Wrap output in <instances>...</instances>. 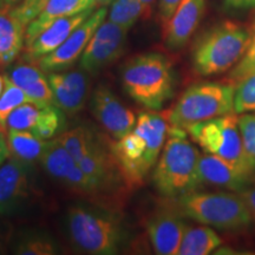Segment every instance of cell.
I'll return each instance as SVG.
<instances>
[{
    "label": "cell",
    "instance_id": "277c9868",
    "mask_svg": "<svg viewBox=\"0 0 255 255\" xmlns=\"http://www.w3.org/2000/svg\"><path fill=\"white\" fill-rule=\"evenodd\" d=\"M122 83L127 94L149 110H159L174 96V69L164 55L144 53L124 65Z\"/></svg>",
    "mask_w": 255,
    "mask_h": 255
},
{
    "label": "cell",
    "instance_id": "7c38bea8",
    "mask_svg": "<svg viewBox=\"0 0 255 255\" xmlns=\"http://www.w3.org/2000/svg\"><path fill=\"white\" fill-rule=\"evenodd\" d=\"M186 228L183 216L171 203L156 212L146 222L151 246L159 255H177Z\"/></svg>",
    "mask_w": 255,
    "mask_h": 255
},
{
    "label": "cell",
    "instance_id": "d6a6232c",
    "mask_svg": "<svg viewBox=\"0 0 255 255\" xmlns=\"http://www.w3.org/2000/svg\"><path fill=\"white\" fill-rule=\"evenodd\" d=\"M49 0H23L15 7L9 8L21 24L27 26L28 24L43 11Z\"/></svg>",
    "mask_w": 255,
    "mask_h": 255
},
{
    "label": "cell",
    "instance_id": "9a60e30c",
    "mask_svg": "<svg viewBox=\"0 0 255 255\" xmlns=\"http://www.w3.org/2000/svg\"><path fill=\"white\" fill-rule=\"evenodd\" d=\"M95 9L82 12V13L70 15L55 21L46 30L34 39L30 45L26 46V58L30 62H37L41 57L53 52L57 47L68 39L70 34L77 28L82 23H84L90 17Z\"/></svg>",
    "mask_w": 255,
    "mask_h": 255
},
{
    "label": "cell",
    "instance_id": "5bb4252c",
    "mask_svg": "<svg viewBox=\"0 0 255 255\" xmlns=\"http://www.w3.org/2000/svg\"><path fill=\"white\" fill-rule=\"evenodd\" d=\"M47 81L52 90L53 104L63 113L76 115L84 107L88 95V82L81 71L50 72Z\"/></svg>",
    "mask_w": 255,
    "mask_h": 255
},
{
    "label": "cell",
    "instance_id": "30bf717a",
    "mask_svg": "<svg viewBox=\"0 0 255 255\" xmlns=\"http://www.w3.org/2000/svg\"><path fill=\"white\" fill-rule=\"evenodd\" d=\"M91 113L102 127L115 139L131 132L136 126V116L124 107L117 96L107 88L100 85L91 97Z\"/></svg>",
    "mask_w": 255,
    "mask_h": 255
},
{
    "label": "cell",
    "instance_id": "7402d4cb",
    "mask_svg": "<svg viewBox=\"0 0 255 255\" xmlns=\"http://www.w3.org/2000/svg\"><path fill=\"white\" fill-rule=\"evenodd\" d=\"M8 148L11 157H14L27 165L40 161L41 152L46 141L34 135L30 130H8Z\"/></svg>",
    "mask_w": 255,
    "mask_h": 255
},
{
    "label": "cell",
    "instance_id": "b9f144b4",
    "mask_svg": "<svg viewBox=\"0 0 255 255\" xmlns=\"http://www.w3.org/2000/svg\"><path fill=\"white\" fill-rule=\"evenodd\" d=\"M4 6V0H0V7H2Z\"/></svg>",
    "mask_w": 255,
    "mask_h": 255
},
{
    "label": "cell",
    "instance_id": "74e56055",
    "mask_svg": "<svg viewBox=\"0 0 255 255\" xmlns=\"http://www.w3.org/2000/svg\"><path fill=\"white\" fill-rule=\"evenodd\" d=\"M142 2L143 8H144V17L143 18H149L152 13V8H154L156 0H139Z\"/></svg>",
    "mask_w": 255,
    "mask_h": 255
},
{
    "label": "cell",
    "instance_id": "e575fe53",
    "mask_svg": "<svg viewBox=\"0 0 255 255\" xmlns=\"http://www.w3.org/2000/svg\"><path fill=\"white\" fill-rule=\"evenodd\" d=\"M9 156V148H8V139H7V131L6 127L0 124V167L7 161Z\"/></svg>",
    "mask_w": 255,
    "mask_h": 255
},
{
    "label": "cell",
    "instance_id": "ab89813d",
    "mask_svg": "<svg viewBox=\"0 0 255 255\" xmlns=\"http://www.w3.org/2000/svg\"><path fill=\"white\" fill-rule=\"evenodd\" d=\"M96 4L97 5H101V6H107V5H110L111 2L114 1V0H95Z\"/></svg>",
    "mask_w": 255,
    "mask_h": 255
},
{
    "label": "cell",
    "instance_id": "4dcf8cb0",
    "mask_svg": "<svg viewBox=\"0 0 255 255\" xmlns=\"http://www.w3.org/2000/svg\"><path fill=\"white\" fill-rule=\"evenodd\" d=\"M15 254L21 255H52L57 253L55 242L45 237L33 235L19 242Z\"/></svg>",
    "mask_w": 255,
    "mask_h": 255
},
{
    "label": "cell",
    "instance_id": "60d3db41",
    "mask_svg": "<svg viewBox=\"0 0 255 255\" xmlns=\"http://www.w3.org/2000/svg\"><path fill=\"white\" fill-rule=\"evenodd\" d=\"M4 87H5V79L2 76H0V96L2 94V90H4Z\"/></svg>",
    "mask_w": 255,
    "mask_h": 255
},
{
    "label": "cell",
    "instance_id": "2e32d148",
    "mask_svg": "<svg viewBox=\"0 0 255 255\" xmlns=\"http://www.w3.org/2000/svg\"><path fill=\"white\" fill-rule=\"evenodd\" d=\"M199 175L201 184L225 188L235 193H240L252 182L228 162L207 152L200 156Z\"/></svg>",
    "mask_w": 255,
    "mask_h": 255
},
{
    "label": "cell",
    "instance_id": "603a6c76",
    "mask_svg": "<svg viewBox=\"0 0 255 255\" xmlns=\"http://www.w3.org/2000/svg\"><path fill=\"white\" fill-rule=\"evenodd\" d=\"M39 162L50 176L60 181L62 183L73 170V168L78 164L69 154V151L64 148L58 138L46 141Z\"/></svg>",
    "mask_w": 255,
    "mask_h": 255
},
{
    "label": "cell",
    "instance_id": "d590c367",
    "mask_svg": "<svg viewBox=\"0 0 255 255\" xmlns=\"http://www.w3.org/2000/svg\"><path fill=\"white\" fill-rule=\"evenodd\" d=\"M240 195L244 197L245 202L250 209L252 221L255 225V186L254 187H246L244 190L240 191Z\"/></svg>",
    "mask_w": 255,
    "mask_h": 255
},
{
    "label": "cell",
    "instance_id": "ffe728a7",
    "mask_svg": "<svg viewBox=\"0 0 255 255\" xmlns=\"http://www.w3.org/2000/svg\"><path fill=\"white\" fill-rule=\"evenodd\" d=\"M26 26L9 8L0 7V68H6L17 58L25 45Z\"/></svg>",
    "mask_w": 255,
    "mask_h": 255
},
{
    "label": "cell",
    "instance_id": "83f0119b",
    "mask_svg": "<svg viewBox=\"0 0 255 255\" xmlns=\"http://www.w3.org/2000/svg\"><path fill=\"white\" fill-rule=\"evenodd\" d=\"M234 111L239 115L255 113V71L235 83Z\"/></svg>",
    "mask_w": 255,
    "mask_h": 255
},
{
    "label": "cell",
    "instance_id": "52a82bcc",
    "mask_svg": "<svg viewBox=\"0 0 255 255\" xmlns=\"http://www.w3.org/2000/svg\"><path fill=\"white\" fill-rule=\"evenodd\" d=\"M186 131L207 154L222 158L252 182L255 181L254 173L245 152L235 113L194 124Z\"/></svg>",
    "mask_w": 255,
    "mask_h": 255
},
{
    "label": "cell",
    "instance_id": "1f68e13d",
    "mask_svg": "<svg viewBox=\"0 0 255 255\" xmlns=\"http://www.w3.org/2000/svg\"><path fill=\"white\" fill-rule=\"evenodd\" d=\"M253 71H255V20L251 31L250 45H248L246 52H245L240 62L232 69L231 73H229V81L235 84L242 77Z\"/></svg>",
    "mask_w": 255,
    "mask_h": 255
},
{
    "label": "cell",
    "instance_id": "4fadbf2b",
    "mask_svg": "<svg viewBox=\"0 0 255 255\" xmlns=\"http://www.w3.org/2000/svg\"><path fill=\"white\" fill-rule=\"evenodd\" d=\"M206 0H182L174 14L163 25L164 44L170 50H180L190 40L202 20Z\"/></svg>",
    "mask_w": 255,
    "mask_h": 255
},
{
    "label": "cell",
    "instance_id": "8d00e7d4",
    "mask_svg": "<svg viewBox=\"0 0 255 255\" xmlns=\"http://www.w3.org/2000/svg\"><path fill=\"white\" fill-rule=\"evenodd\" d=\"M226 6L237 9L255 8V0H222Z\"/></svg>",
    "mask_w": 255,
    "mask_h": 255
},
{
    "label": "cell",
    "instance_id": "9c48e42d",
    "mask_svg": "<svg viewBox=\"0 0 255 255\" xmlns=\"http://www.w3.org/2000/svg\"><path fill=\"white\" fill-rule=\"evenodd\" d=\"M128 30L110 20H104L96 30L81 57V68L95 73L115 62L127 44Z\"/></svg>",
    "mask_w": 255,
    "mask_h": 255
},
{
    "label": "cell",
    "instance_id": "ba28073f",
    "mask_svg": "<svg viewBox=\"0 0 255 255\" xmlns=\"http://www.w3.org/2000/svg\"><path fill=\"white\" fill-rule=\"evenodd\" d=\"M107 14V6H102L92 12L90 17L79 25L62 45L57 47L53 52L37 60L41 71L49 73L63 71L75 64L76 60L81 59L89 41L91 40L96 30L105 20Z\"/></svg>",
    "mask_w": 255,
    "mask_h": 255
},
{
    "label": "cell",
    "instance_id": "44dd1931",
    "mask_svg": "<svg viewBox=\"0 0 255 255\" xmlns=\"http://www.w3.org/2000/svg\"><path fill=\"white\" fill-rule=\"evenodd\" d=\"M222 239L209 226L189 227L183 233L177 255H208L222 245Z\"/></svg>",
    "mask_w": 255,
    "mask_h": 255
},
{
    "label": "cell",
    "instance_id": "d6986e66",
    "mask_svg": "<svg viewBox=\"0 0 255 255\" xmlns=\"http://www.w3.org/2000/svg\"><path fill=\"white\" fill-rule=\"evenodd\" d=\"M8 77L14 84L23 89L31 98L32 103L37 107L45 108L53 104L52 90L47 77L44 76V71H41L39 66L36 68L30 64H20L13 68Z\"/></svg>",
    "mask_w": 255,
    "mask_h": 255
},
{
    "label": "cell",
    "instance_id": "d4e9b609",
    "mask_svg": "<svg viewBox=\"0 0 255 255\" xmlns=\"http://www.w3.org/2000/svg\"><path fill=\"white\" fill-rule=\"evenodd\" d=\"M64 126L63 111L57 108L55 104L47 105L45 108H40L39 117H38L36 126L31 130L34 135L40 137L44 141H49L56 137Z\"/></svg>",
    "mask_w": 255,
    "mask_h": 255
},
{
    "label": "cell",
    "instance_id": "f1b7e54d",
    "mask_svg": "<svg viewBox=\"0 0 255 255\" xmlns=\"http://www.w3.org/2000/svg\"><path fill=\"white\" fill-rule=\"evenodd\" d=\"M40 108L33 103H25L13 110L8 116L6 128L8 130H31L36 126Z\"/></svg>",
    "mask_w": 255,
    "mask_h": 255
},
{
    "label": "cell",
    "instance_id": "7a4b0ae2",
    "mask_svg": "<svg viewBox=\"0 0 255 255\" xmlns=\"http://www.w3.org/2000/svg\"><path fill=\"white\" fill-rule=\"evenodd\" d=\"M251 41V31L244 25L223 20L197 38L191 52L194 71L203 77L233 69L240 62Z\"/></svg>",
    "mask_w": 255,
    "mask_h": 255
},
{
    "label": "cell",
    "instance_id": "4316f807",
    "mask_svg": "<svg viewBox=\"0 0 255 255\" xmlns=\"http://www.w3.org/2000/svg\"><path fill=\"white\" fill-rule=\"evenodd\" d=\"M4 79L5 87L0 96V124L6 127V122L12 111L25 103H32V101L23 89L9 79L8 76H4Z\"/></svg>",
    "mask_w": 255,
    "mask_h": 255
},
{
    "label": "cell",
    "instance_id": "f546056e",
    "mask_svg": "<svg viewBox=\"0 0 255 255\" xmlns=\"http://www.w3.org/2000/svg\"><path fill=\"white\" fill-rule=\"evenodd\" d=\"M238 123L245 152L255 176V113L241 114V116L238 117Z\"/></svg>",
    "mask_w": 255,
    "mask_h": 255
},
{
    "label": "cell",
    "instance_id": "836d02e7",
    "mask_svg": "<svg viewBox=\"0 0 255 255\" xmlns=\"http://www.w3.org/2000/svg\"><path fill=\"white\" fill-rule=\"evenodd\" d=\"M181 1L182 0H158V15L162 26L167 24Z\"/></svg>",
    "mask_w": 255,
    "mask_h": 255
},
{
    "label": "cell",
    "instance_id": "8992f818",
    "mask_svg": "<svg viewBox=\"0 0 255 255\" xmlns=\"http://www.w3.org/2000/svg\"><path fill=\"white\" fill-rule=\"evenodd\" d=\"M234 111V85L202 82L191 85L180 96L173 109L167 111L171 127L188 128Z\"/></svg>",
    "mask_w": 255,
    "mask_h": 255
},
{
    "label": "cell",
    "instance_id": "ac0fdd59",
    "mask_svg": "<svg viewBox=\"0 0 255 255\" xmlns=\"http://www.w3.org/2000/svg\"><path fill=\"white\" fill-rule=\"evenodd\" d=\"M78 165L95 183L97 191L104 186L113 183L119 177H122L110 146L109 150H107L100 142L96 141V138L84 157L78 162Z\"/></svg>",
    "mask_w": 255,
    "mask_h": 255
},
{
    "label": "cell",
    "instance_id": "f35d334b",
    "mask_svg": "<svg viewBox=\"0 0 255 255\" xmlns=\"http://www.w3.org/2000/svg\"><path fill=\"white\" fill-rule=\"evenodd\" d=\"M21 1H23V0H4V6H2V7L13 8L18 4H20Z\"/></svg>",
    "mask_w": 255,
    "mask_h": 255
},
{
    "label": "cell",
    "instance_id": "5b68a950",
    "mask_svg": "<svg viewBox=\"0 0 255 255\" xmlns=\"http://www.w3.org/2000/svg\"><path fill=\"white\" fill-rule=\"evenodd\" d=\"M66 225L73 245L88 254H117L126 240L119 216L101 209L73 206L68 210Z\"/></svg>",
    "mask_w": 255,
    "mask_h": 255
},
{
    "label": "cell",
    "instance_id": "3957f363",
    "mask_svg": "<svg viewBox=\"0 0 255 255\" xmlns=\"http://www.w3.org/2000/svg\"><path fill=\"white\" fill-rule=\"evenodd\" d=\"M183 218L223 232L246 231L253 223L250 209L240 193L190 191L171 199Z\"/></svg>",
    "mask_w": 255,
    "mask_h": 255
},
{
    "label": "cell",
    "instance_id": "e0dca14e",
    "mask_svg": "<svg viewBox=\"0 0 255 255\" xmlns=\"http://www.w3.org/2000/svg\"><path fill=\"white\" fill-rule=\"evenodd\" d=\"M95 0H49L43 11L26 26L25 45H30L44 30L58 19L95 9Z\"/></svg>",
    "mask_w": 255,
    "mask_h": 255
},
{
    "label": "cell",
    "instance_id": "cb8c5ba5",
    "mask_svg": "<svg viewBox=\"0 0 255 255\" xmlns=\"http://www.w3.org/2000/svg\"><path fill=\"white\" fill-rule=\"evenodd\" d=\"M108 17L110 21L129 31L139 18L144 17V8L139 0H114Z\"/></svg>",
    "mask_w": 255,
    "mask_h": 255
},
{
    "label": "cell",
    "instance_id": "6da1fadb",
    "mask_svg": "<svg viewBox=\"0 0 255 255\" xmlns=\"http://www.w3.org/2000/svg\"><path fill=\"white\" fill-rule=\"evenodd\" d=\"M200 152L187 138V131L170 127L167 142L155 165L152 183L162 196L175 199L200 187Z\"/></svg>",
    "mask_w": 255,
    "mask_h": 255
},
{
    "label": "cell",
    "instance_id": "484cf974",
    "mask_svg": "<svg viewBox=\"0 0 255 255\" xmlns=\"http://www.w3.org/2000/svg\"><path fill=\"white\" fill-rule=\"evenodd\" d=\"M57 138L59 139L64 148L69 151V154L72 156V158L78 163L88 152L95 137L92 136L91 131L87 128L77 127L62 133Z\"/></svg>",
    "mask_w": 255,
    "mask_h": 255
},
{
    "label": "cell",
    "instance_id": "8fae6325",
    "mask_svg": "<svg viewBox=\"0 0 255 255\" xmlns=\"http://www.w3.org/2000/svg\"><path fill=\"white\" fill-rule=\"evenodd\" d=\"M30 194L31 165L9 156L0 167V215L13 214Z\"/></svg>",
    "mask_w": 255,
    "mask_h": 255
}]
</instances>
